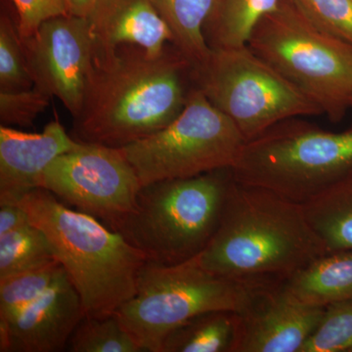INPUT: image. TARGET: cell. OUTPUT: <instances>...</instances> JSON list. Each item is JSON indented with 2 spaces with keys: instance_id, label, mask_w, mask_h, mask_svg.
Instances as JSON below:
<instances>
[{
  "instance_id": "obj_1",
  "label": "cell",
  "mask_w": 352,
  "mask_h": 352,
  "mask_svg": "<svg viewBox=\"0 0 352 352\" xmlns=\"http://www.w3.org/2000/svg\"><path fill=\"white\" fill-rule=\"evenodd\" d=\"M194 87V68L173 44L159 54L132 45L96 53L69 134L80 143L126 147L168 126Z\"/></svg>"
},
{
  "instance_id": "obj_2",
  "label": "cell",
  "mask_w": 352,
  "mask_h": 352,
  "mask_svg": "<svg viewBox=\"0 0 352 352\" xmlns=\"http://www.w3.org/2000/svg\"><path fill=\"white\" fill-rule=\"evenodd\" d=\"M327 254L300 204L234 178L217 232L198 256L214 274L266 286L284 283Z\"/></svg>"
},
{
  "instance_id": "obj_3",
  "label": "cell",
  "mask_w": 352,
  "mask_h": 352,
  "mask_svg": "<svg viewBox=\"0 0 352 352\" xmlns=\"http://www.w3.org/2000/svg\"><path fill=\"white\" fill-rule=\"evenodd\" d=\"M18 205L47 236L80 294L85 317L111 316L131 300L147 258L122 234L91 215L67 207L45 189L32 190Z\"/></svg>"
},
{
  "instance_id": "obj_4",
  "label": "cell",
  "mask_w": 352,
  "mask_h": 352,
  "mask_svg": "<svg viewBox=\"0 0 352 352\" xmlns=\"http://www.w3.org/2000/svg\"><path fill=\"white\" fill-rule=\"evenodd\" d=\"M233 179L232 168H222L145 185L115 231L147 261L170 265L196 258L217 232Z\"/></svg>"
},
{
  "instance_id": "obj_5",
  "label": "cell",
  "mask_w": 352,
  "mask_h": 352,
  "mask_svg": "<svg viewBox=\"0 0 352 352\" xmlns=\"http://www.w3.org/2000/svg\"><path fill=\"white\" fill-rule=\"evenodd\" d=\"M352 170V124L331 132L292 118L245 143L232 168L236 182L307 203Z\"/></svg>"
},
{
  "instance_id": "obj_6",
  "label": "cell",
  "mask_w": 352,
  "mask_h": 352,
  "mask_svg": "<svg viewBox=\"0 0 352 352\" xmlns=\"http://www.w3.org/2000/svg\"><path fill=\"white\" fill-rule=\"evenodd\" d=\"M248 46L333 124L351 109L352 46L321 31L291 0L259 21Z\"/></svg>"
},
{
  "instance_id": "obj_7",
  "label": "cell",
  "mask_w": 352,
  "mask_h": 352,
  "mask_svg": "<svg viewBox=\"0 0 352 352\" xmlns=\"http://www.w3.org/2000/svg\"><path fill=\"white\" fill-rule=\"evenodd\" d=\"M256 287L210 272L199 256L170 265L147 261L133 296L115 314L143 351L161 352L166 336L196 315L239 314Z\"/></svg>"
},
{
  "instance_id": "obj_8",
  "label": "cell",
  "mask_w": 352,
  "mask_h": 352,
  "mask_svg": "<svg viewBox=\"0 0 352 352\" xmlns=\"http://www.w3.org/2000/svg\"><path fill=\"white\" fill-rule=\"evenodd\" d=\"M194 82L239 129L245 143L292 118L323 115L321 109L248 45L214 48Z\"/></svg>"
},
{
  "instance_id": "obj_9",
  "label": "cell",
  "mask_w": 352,
  "mask_h": 352,
  "mask_svg": "<svg viewBox=\"0 0 352 352\" xmlns=\"http://www.w3.org/2000/svg\"><path fill=\"white\" fill-rule=\"evenodd\" d=\"M245 144L232 120L195 87L182 112L168 126L120 149L142 187L233 168Z\"/></svg>"
},
{
  "instance_id": "obj_10",
  "label": "cell",
  "mask_w": 352,
  "mask_h": 352,
  "mask_svg": "<svg viewBox=\"0 0 352 352\" xmlns=\"http://www.w3.org/2000/svg\"><path fill=\"white\" fill-rule=\"evenodd\" d=\"M39 188L115 231L133 210L141 184L120 148L80 142L46 168Z\"/></svg>"
},
{
  "instance_id": "obj_11",
  "label": "cell",
  "mask_w": 352,
  "mask_h": 352,
  "mask_svg": "<svg viewBox=\"0 0 352 352\" xmlns=\"http://www.w3.org/2000/svg\"><path fill=\"white\" fill-rule=\"evenodd\" d=\"M22 41L34 87L59 99L76 117L94 65L89 19L69 14L52 18Z\"/></svg>"
},
{
  "instance_id": "obj_12",
  "label": "cell",
  "mask_w": 352,
  "mask_h": 352,
  "mask_svg": "<svg viewBox=\"0 0 352 352\" xmlns=\"http://www.w3.org/2000/svg\"><path fill=\"white\" fill-rule=\"evenodd\" d=\"M325 309L296 300L283 283L258 286L238 314L235 352H300Z\"/></svg>"
},
{
  "instance_id": "obj_13",
  "label": "cell",
  "mask_w": 352,
  "mask_h": 352,
  "mask_svg": "<svg viewBox=\"0 0 352 352\" xmlns=\"http://www.w3.org/2000/svg\"><path fill=\"white\" fill-rule=\"evenodd\" d=\"M85 317L80 294L64 271L43 295L0 320V351H62Z\"/></svg>"
},
{
  "instance_id": "obj_14",
  "label": "cell",
  "mask_w": 352,
  "mask_h": 352,
  "mask_svg": "<svg viewBox=\"0 0 352 352\" xmlns=\"http://www.w3.org/2000/svg\"><path fill=\"white\" fill-rule=\"evenodd\" d=\"M78 144L59 120L46 124L41 133L0 126V206L18 205L39 188L46 168Z\"/></svg>"
},
{
  "instance_id": "obj_15",
  "label": "cell",
  "mask_w": 352,
  "mask_h": 352,
  "mask_svg": "<svg viewBox=\"0 0 352 352\" xmlns=\"http://www.w3.org/2000/svg\"><path fill=\"white\" fill-rule=\"evenodd\" d=\"M88 19L95 54L124 45L159 54L173 43L170 28L152 0H97Z\"/></svg>"
},
{
  "instance_id": "obj_16",
  "label": "cell",
  "mask_w": 352,
  "mask_h": 352,
  "mask_svg": "<svg viewBox=\"0 0 352 352\" xmlns=\"http://www.w3.org/2000/svg\"><path fill=\"white\" fill-rule=\"evenodd\" d=\"M296 300L314 307L352 298V251L330 252L298 271L283 283Z\"/></svg>"
},
{
  "instance_id": "obj_17",
  "label": "cell",
  "mask_w": 352,
  "mask_h": 352,
  "mask_svg": "<svg viewBox=\"0 0 352 352\" xmlns=\"http://www.w3.org/2000/svg\"><path fill=\"white\" fill-rule=\"evenodd\" d=\"M302 206L328 254L352 251V170Z\"/></svg>"
},
{
  "instance_id": "obj_18",
  "label": "cell",
  "mask_w": 352,
  "mask_h": 352,
  "mask_svg": "<svg viewBox=\"0 0 352 352\" xmlns=\"http://www.w3.org/2000/svg\"><path fill=\"white\" fill-rule=\"evenodd\" d=\"M238 327L237 312H204L171 331L161 352H235Z\"/></svg>"
},
{
  "instance_id": "obj_19",
  "label": "cell",
  "mask_w": 352,
  "mask_h": 352,
  "mask_svg": "<svg viewBox=\"0 0 352 352\" xmlns=\"http://www.w3.org/2000/svg\"><path fill=\"white\" fill-rule=\"evenodd\" d=\"M173 34V45L194 69L207 60L210 52L204 25L219 0H152Z\"/></svg>"
},
{
  "instance_id": "obj_20",
  "label": "cell",
  "mask_w": 352,
  "mask_h": 352,
  "mask_svg": "<svg viewBox=\"0 0 352 352\" xmlns=\"http://www.w3.org/2000/svg\"><path fill=\"white\" fill-rule=\"evenodd\" d=\"M281 0H219L207 22L204 36L210 50L248 45L259 21Z\"/></svg>"
},
{
  "instance_id": "obj_21",
  "label": "cell",
  "mask_w": 352,
  "mask_h": 352,
  "mask_svg": "<svg viewBox=\"0 0 352 352\" xmlns=\"http://www.w3.org/2000/svg\"><path fill=\"white\" fill-rule=\"evenodd\" d=\"M54 261V248L34 224L0 236V279Z\"/></svg>"
},
{
  "instance_id": "obj_22",
  "label": "cell",
  "mask_w": 352,
  "mask_h": 352,
  "mask_svg": "<svg viewBox=\"0 0 352 352\" xmlns=\"http://www.w3.org/2000/svg\"><path fill=\"white\" fill-rule=\"evenodd\" d=\"M65 271L59 261L0 279V320L10 318L43 295Z\"/></svg>"
},
{
  "instance_id": "obj_23",
  "label": "cell",
  "mask_w": 352,
  "mask_h": 352,
  "mask_svg": "<svg viewBox=\"0 0 352 352\" xmlns=\"http://www.w3.org/2000/svg\"><path fill=\"white\" fill-rule=\"evenodd\" d=\"M68 349L71 352H143L116 314L105 318L85 317Z\"/></svg>"
},
{
  "instance_id": "obj_24",
  "label": "cell",
  "mask_w": 352,
  "mask_h": 352,
  "mask_svg": "<svg viewBox=\"0 0 352 352\" xmlns=\"http://www.w3.org/2000/svg\"><path fill=\"white\" fill-rule=\"evenodd\" d=\"M34 87L17 22L3 7L0 14V91Z\"/></svg>"
},
{
  "instance_id": "obj_25",
  "label": "cell",
  "mask_w": 352,
  "mask_h": 352,
  "mask_svg": "<svg viewBox=\"0 0 352 352\" xmlns=\"http://www.w3.org/2000/svg\"><path fill=\"white\" fill-rule=\"evenodd\" d=\"M300 352H352V298L326 307Z\"/></svg>"
},
{
  "instance_id": "obj_26",
  "label": "cell",
  "mask_w": 352,
  "mask_h": 352,
  "mask_svg": "<svg viewBox=\"0 0 352 352\" xmlns=\"http://www.w3.org/2000/svg\"><path fill=\"white\" fill-rule=\"evenodd\" d=\"M321 31L352 46V0H291Z\"/></svg>"
},
{
  "instance_id": "obj_27",
  "label": "cell",
  "mask_w": 352,
  "mask_h": 352,
  "mask_svg": "<svg viewBox=\"0 0 352 352\" xmlns=\"http://www.w3.org/2000/svg\"><path fill=\"white\" fill-rule=\"evenodd\" d=\"M50 95L36 87L21 91H0L1 126H32L50 106Z\"/></svg>"
},
{
  "instance_id": "obj_28",
  "label": "cell",
  "mask_w": 352,
  "mask_h": 352,
  "mask_svg": "<svg viewBox=\"0 0 352 352\" xmlns=\"http://www.w3.org/2000/svg\"><path fill=\"white\" fill-rule=\"evenodd\" d=\"M16 12V22L21 38L36 34L46 21L67 15L65 0H10Z\"/></svg>"
},
{
  "instance_id": "obj_29",
  "label": "cell",
  "mask_w": 352,
  "mask_h": 352,
  "mask_svg": "<svg viewBox=\"0 0 352 352\" xmlns=\"http://www.w3.org/2000/svg\"><path fill=\"white\" fill-rule=\"evenodd\" d=\"M32 223L27 210L20 205L0 206V236Z\"/></svg>"
},
{
  "instance_id": "obj_30",
  "label": "cell",
  "mask_w": 352,
  "mask_h": 352,
  "mask_svg": "<svg viewBox=\"0 0 352 352\" xmlns=\"http://www.w3.org/2000/svg\"><path fill=\"white\" fill-rule=\"evenodd\" d=\"M69 15L88 18L94 12L97 0H65Z\"/></svg>"
},
{
  "instance_id": "obj_31",
  "label": "cell",
  "mask_w": 352,
  "mask_h": 352,
  "mask_svg": "<svg viewBox=\"0 0 352 352\" xmlns=\"http://www.w3.org/2000/svg\"><path fill=\"white\" fill-rule=\"evenodd\" d=\"M351 109H352V103H351Z\"/></svg>"
}]
</instances>
